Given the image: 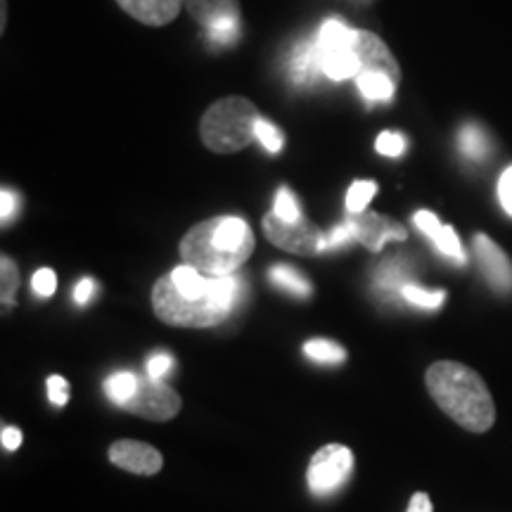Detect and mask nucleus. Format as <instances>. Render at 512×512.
<instances>
[{
    "label": "nucleus",
    "instance_id": "f257e3e1",
    "mask_svg": "<svg viewBox=\"0 0 512 512\" xmlns=\"http://www.w3.org/2000/svg\"><path fill=\"white\" fill-rule=\"evenodd\" d=\"M181 259L211 278L233 275L254 252V233L238 216H216L192 226L181 240Z\"/></svg>",
    "mask_w": 512,
    "mask_h": 512
},
{
    "label": "nucleus",
    "instance_id": "f03ea898",
    "mask_svg": "<svg viewBox=\"0 0 512 512\" xmlns=\"http://www.w3.org/2000/svg\"><path fill=\"white\" fill-rule=\"evenodd\" d=\"M427 389L448 418L467 432L482 434L496 420L494 399L475 370L456 361H437L425 375Z\"/></svg>",
    "mask_w": 512,
    "mask_h": 512
},
{
    "label": "nucleus",
    "instance_id": "7ed1b4c3",
    "mask_svg": "<svg viewBox=\"0 0 512 512\" xmlns=\"http://www.w3.org/2000/svg\"><path fill=\"white\" fill-rule=\"evenodd\" d=\"M242 283L235 275H221L214 294L200 299L183 297L169 275L159 278L152 290V309L157 318L174 328H214L238 306Z\"/></svg>",
    "mask_w": 512,
    "mask_h": 512
},
{
    "label": "nucleus",
    "instance_id": "20e7f679",
    "mask_svg": "<svg viewBox=\"0 0 512 512\" xmlns=\"http://www.w3.org/2000/svg\"><path fill=\"white\" fill-rule=\"evenodd\" d=\"M261 119L252 100L228 95L209 107L200 121V138L216 155H233L245 150L256 138V121Z\"/></svg>",
    "mask_w": 512,
    "mask_h": 512
},
{
    "label": "nucleus",
    "instance_id": "39448f33",
    "mask_svg": "<svg viewBox=\"0 0 512 512\" xmlns=\"http://www.w3.org/2000/svg\"><path fill=\"white\" fill-rule=\"evenodd\" d=\"M183 8L204 29V38L214 48L233 46L240 38L238 0H183Z\"/></svg>",
    "mask_w": 512,
    "mask_h": 512
},
{
    "label": "nucleus",
    "instance_id": "423d86ee",
    "mask_svg": "<svg viewBox=\"0 0 512 512\" xmlns=\"http://www.w3.org/2000/svg\"><path fill=\"white\" fill-rule=\"evenodd\" d=\"M354 472V453L342 444H328L313 453L306 482L313 496H332L349 482Z\"/></svg>",
    "mask_w": 512,
    "mask_h": 512
},
{
    "label": "nucleus",
    "instance_id": "0eeeda50",
    "mask_svg": "<svg viewBox=\"0 0 512 512\" xmlns=\"http://www.w3.org/2000/svg\"><path fill=\"white\" fill-rule=\"evenodd\" d=\"M264 235L275 247L297 256H313L328 249V238L320 233L316 223L304 219V216L297 221H285L275 216L273 211H268L264 216Z\"/></svg>",
    "mask_w": 512,
    "mask_h": 512
},
{
    "label": "nucleus",
    "instance_id": "6e6552de",
    "mask_svg": "<svg viewBox=\"0 0 512 512\" xmlns=\"http://www.w3.org/2000/svg\"><path fill=\"white\" fill-rule=\"evenodd\" d=\"M124 411L145 420H171L181 411V396L162 380L138 377L136 392L124 403Z\"/></svg>",
    "mask_w": 512,
    "mask_h": 512
},
{
    "label": "nucleus",
    "instance_id": "1a4fd4ad",
    "mask_svg": "<svg viewBox=\"0 0 512 512\" xmlns=\"http://www.w3.org/2000/svg\"><path fill=\"white\" fill-rule=\"evenodd\" d=\"M349 223L354 226L356 242L368 247L370 252H380L387 242L399 240L403 242L408 238V230L403 223L389 216L375 214V211H361V214H349Z\"/></svg>",
    "mask_w": 512,
    "mask_h": 512
},
{
    "label": "nucleus",
    "instance_id": "9d476101",
    "mask_svg": "<svg viewBox=\"0 0 512 512\" xmlns=\"http://www.w3.org/2000/svg\"><path fill=\"white\" fill-rule=\"evenodd\" d=\"M472 247H475L479 268H482L484 278L489 280V285L494 287L496 292L510 294L512 292V261L508 259V254H505L503 249L484 233L475 235Z\"/></svg>",
    "mask_w": 512,
    "mask_h": 512
},
{
    "label": "nucleus",
    "instance_id": "9b49d317",
    "mask_svg": "<svg viewBox=\"0 0 512 512\" xmlns=\"http://www.w3.org/2000/svg\"><path fill=\"white\" fill-rule=\"evenodd\" d=\"M110 460L121 470L133 472V475H157L162 470L164 458L155 446L143 444V441L121 439L110 446Z\"/></svg>",
    "mask_w": 512,
    "mask_h": 512
},
{
    "label": "nucleus",
    "instance_id": "f8f14e48",
    "mask_svg": "<svg viewBox=\"0 0 512 512\" xmlns=\"http://www.w3.org/2000/svg\"><path fill=\"white\" fill-rule=\"evenodd\" d=\"M354 53L361 60V72H382L387 74L394 83L401 81V67L392 55V50L384 46L380 36L373 31H356Z\"/></svg>",
    "mask_w": 512,
    "mask_h": 512
},
{
    "label": "nucleus",
    "instance_id": "ddd939ff",
    "mask_svg": "<svg viewBox=\"0 0 512 512\" xmlns=\"http://www.w3.org/2000/svg\"><path fill=\"white\" fill-rule=\"evenodd\" d=\"M413 223L422 235H427V238L434 242V247H437L441 254L448 256V259H453L456 264H465L467 256H465L463 245H460L456 230H453L451 226H444V223H441L437 216L432 214V211H427V209L415 211Z\"/></svg>",
    "mask_w": 512,
    "mask_h": 512
},
{
    "label": "nucleus",
    "instance_id": "4468645a",
    "mask_svg": "<svg viewBox=\"0 0 512 512\" xmlns=\"http://www.w3.org/2000/svg\"><path fill=\"white\" fill-rule=\"evenodd\" d=\"M117 5L145 27H166L178 17L183 0H117Z\"/></svg>",
    "mask_w": 512,
    "mask_h": 512
},
{
    "label": "nucleus",
    "instance_id": "2eb2a0df",
    "mask_svg": "<svg viewBox=\"0 0 512 512\" xmlns=\"http://www.w3.org/2000/svg\"><path fill=\"white\" fill-rule=\"evenodd\" d=\"M318 50L320 55L342 53V50H354L356 46V29H349L339 19H328L318 31Z\"/></svg>",
    "mask_w": 512,
    "mask_h": 512
},
{
    "label": "nucleus",
    "instance_id": "dca6fc26",
    "mask_svg": "<svg viewBox=\"0 0 512 512\" xmlns=\"http://www.w3.org/2000/svg\"><path fill=\"white\" fill-rule=\"evenodd\" d=\"M318 74H323L320 64V50L316 41H304L302 46L294 50L292 57V76L299 83H311Z\"/></svg>",
    "mask_w": 512,
    "mask_h": 512
},
{
    "label": "nucleus",
    "instance_id": "f3484780",
    "mask_svg": "<svg viewBox=\"0 0 512 512\" xmlns=\"http://www.w3.org/2000/svg\"><path fill=\"white\" fill-rule=\"evenodd\" d=\"M320 64H323V74L332 81L356 79V76L361 74V60H358V55L354 53V50L320 55Z\"/></svg>",
    "mask_w": 512,
    "mask_h": 512
},
{
    "label": "nucleus",
    "instance_id": "a211bd4d",
    "mask_svg": "<svg viewBox=\"0 0 512 512\" xmlns=\"http://www.w3.org/2000/svg\"><path fill=\"white\" fill-rule=\"evenodd\" d=\"M356 86L368 102H389L394 98L399 83H394L382 72H361L356 76Z\"/></svg>",
    "mask_w": 512,
    "mask_h": 512
},
{
    "label": "nucleus",
    "instance_id": "6ab92c4d",
    "mask_svg": "<svg viewBox=\"0 0 512 512\" xmlns=\"http://www.w3.org/2000/svg\"><path fill=\"white\" fill-rule=\"evenodd\" d=\"M268 278H271V283L275 287H280V290L294 294V297L299 299H309L313 294V287L309 280L304 278L302 273L297 271V268L287 266V264H278L271 268V273H268Z\"/></svg>",
    "mask_w": 512,
    "mask_h": 512
},
{
    "label": "nucleus",
    "instance_id": "aec40b11",
    "mask_svg": "<svg viewBox=\"0 0 512 512\" xmlns=\"http://www.w3.org/2000/svg\"><path fill=\"white\" fill-rule=\"evenodd\" d=\"M408 285V266L403 264L401 259H392V261H384V264L377 268L375 273V287L384 294L392 297L394 292H399L403 287Z\"/></svg>",
    "mask_w": 512,
    "mask_h": 512
},
{
    "label": "nucleus",
    "instance_id": "412c9836",
    "mask_svg": "<svg viewBox=\"0 0 512 512\" xmlns=\"http://www.w3.org/2000/svg\"><path fill=\"white\" fill-rule=\"evenodd\" d=\"M304 354L313 363H323V366H337V363L347 361V349L339 347L337 342H330V339H309L304 344Z\"/></svg>",
    "mask_w": 512,
    "mask_h": 512
},
{
    "label": "nucleus",
    "instance_id": "4be33fe9",
    "mask_svg": "<svg viewBox=\"0 0 512 512\" xmlns=\"http://www.w3.org/2000/svg\"><path fill=\"white\" fill-rule=\"evenodd\" d=\"M136 384H138V375H133L131 370H117V373H112L105 380L107 399L124 408V403L131 399L133 392H136Z\"/></svg>",
    "mask_w": 512,
    "mask_h": 512
},
{
    "label": "nucleus",
    "instance_id": "5701e85b",
    "mask_svg": "<svg viewBox=\"0 0 512 512\" xmlns=\"http://www.w3.org/2000/svg\"><path fill=\"white\" fill-rule=\"evenodd\" d=\"M0 302H3V311L8 313L15 306L17 287H19V268L10 256H0Z\"/></svg>",
    "mask_w": 512,
    "mask_h": 512
},
{
    "label": "nucleus",
    "instance_id": "b1692460",
    "mask_svg": "<svg viewBox=\"0 0 512 512\" xmlns=\"http://www.w3.org/2000/svg\"><path fill=\"white\" fill-rule=\"evenodd\" d=\"M460 150L467 159L472 162H482V159L489 155V138L482 128L475 124H467L463 131H460Z\"/></svg>",
    "mask_w": 512,
    "mask_h": 512
},
{
    "label": "nucleus",
    "instance_id": "393cba45",
    "mask_svg": "<svg viewBox=\"0 0 512 512\" xmlns=\"http://www.w3.org/2000/svg\"><path fill=\"white\" fill-rule=\"evenodd\" d=\"M401 297L406 299L411 306H418V309H425V311L439 309V306L446 302L444 290H422V287L413 285V283H408L406 287H403Z\"/></svg>",
    "mask_w": 512,
    "mask_h": 512
},
{
    "label": "nucleus",
    "instance_id": "a878e982",
    "mask_svg": "<svg viewBox=\"0 0 512 512\" xmlns=\"http://www.w3.org/2000/svg\"><path fill=\"white\" fill-rule=\"evenodd\" d=\"M375 192H377L375 181L351 183V188L347 192V211H349V214H361V211H366L368 202L375 197Z\"/></svg>",
    "mask_w": 512,
    "mask_h": 512
},
{
    "label": "nucleus",
    "instance_id": "bb28decb",
    "mask_svg": "<svg viewBox=\"0 0 512 512\" xmlns=\"http://www.w3.org/2000/svg\"><path fill=\"white\" fill-rule=\"evenodd\" d=\"M273 214L280 216V219L285 221H297L302 219V209H299V202L297 197H294L292 190L287 188H280L278 195H275V202H273Z\"/></svg>",
    "mask_w": 512,
    "mask_h": 512
},
{
    "label": "nucleus",
    "instance_id": "cd10ccee",
    "mask_svg": "<svg viewBox=\"0 0 512 512\" xmlns=\"http://www.w3.org/2000/svg\"><path fill=\"white\" fill-rule=\"evenodd\" d=\"M256 140H259V143L264 145L266 150L271 152V155L283 150V143H285L283 131H280L278 126H273L271 121H266V119L256 121Z\"/></svg>",
    "mask_w": 512,
    "mask_h": 512
},
{
    "label": "nucleus",
    "instance_id": "c85d7f7f",
    "mask_svg": "<svg viewBox=\"0 0 512 512\" xmlns=\"http://www.w3.org/2000/svg\"><path fill=\"white\" fill-rule=\"evenodd\" d=\"M375 150L380 152L382 157H401L406 152V138L401 133L384 131L375 140Z\"/></svg>",
    "mask_w": 512,
    "mask_h": 512
},
{
    "label": "nucleus",
    "instance_id": "c756f323",
    "mask_svg": "<svg viewBox=\"0 0 512 512\" xmlns=\"http://www.w3.org/2000/svg\"><path fill=\"white\" fill-rule=\"evenodd\" d=\"M31 290H34V294H38V297H43V299L53 297L57 290L55 271H50V268H38V271L34 273V278H31Z\"/></svg>",
    "mask_w": 512,
    "mask_h": 512
},
{
    "label": "nucleus",
    "instance_id": "7c9ffc66",
    "mask_svg": "<svg viewBox=\"0 0 512 512\" xmlns=\"http://www.w3.org/2000/svg\"><path fill=\"white\" fill-rule=\"evenodd\" d=\"M171 368H174V358L166 351H159V354L147 358V377H152V380H164L171 373Z\"/></svg>",
    "mask_w": 512,
    "mask_h": 512
},
{
    "label": "nucleus",
    "instance_id": "2f4dec72",
    "mask_svg": "<svg viewBox=\"0 0 512 512\" xmlns=\"http://www.w3.org/2000/svg\"><path fill=\"white\" fill-rule=\"evenodd\" d=\"M46 387H48V399H50V403H53V406H57V408L67 406V401H69V382L64 380V377L50 375L48 382H46Z\"/></svg>",
    "mask_w": 512,
    "mask_h": 512
},
{
    "label": "nucleus",
    "instance_id": "473e14b6",
    "mask_svg": "<svg viewBox=\"0 0 512 512\" xmlns=\"http://www.w3.org/2000/svg\"><path fill=\"white\" fill-rule=\"evenodd\" d=\"M356 240V233H354V226H351L349 221L339 223L337 228L330 230L328 235V249H339L344 245H349V242Z\"/></svg>",
    "mask_w": 512,
    "mask_h": 512
},
{
    "label": "nucleus",
    "instance_id": "72a5a7b5",
    "mask_svg": "<svg viewBox=\"0 0 512 512\" xmlns=\"http://www.w3.org/2000/svg\"><path fill=\"white\" fill-rule=\"evenodd\" d=\"M498 200H501L505 214L512 216V166L503 171L501 181H498Z\"/></svg>",
    "mask_w": 512,
    "mask_h": 512
},
{
    "label": "nucleus",
    "instance_id": "f704fd0d",
    "mask_svg": "<svg viewBox=\"0 0 512 512\" xmlns=\"http://www.w3.org/2000/svg\"><path fill=\"white\" fill-rule=\"evenodd\" d=\"M95 292H98V285H95V280L91 278H83L76 283L74 287V302L79 306H86L91 304V299L95 297Z\"/></svg>",
    "mask_w": 512,
    "mask_h": 512
},
{
    "label": "nucleus",
    "instance_id": "c9c22d12",
    "mask_svg": "<svg viewBox=\"0 0 512 512\" xmlns=\"http://www.w3.org/2000/svg\"><path fill=\"white\" fill-rule=\"evenodd\" d=\"M0 219H3V223H8L12 216H15L17 211V195L8 188H3V192H0Z\"/></svg>",
    "mask_w": 512,
    "mask_h": 512
},
{
    "label": "nucleus",
    "instance_id": "e433bc0d",
    "mask_svg": "<svg viewBox=\"0 0 512 512\" xmlns=\"http://www.w3.org/2000/svg\"><path fill=\"white\" fill-rule=\"evenodd\" d=\"M0 441H3V448L5 451H17L19 446H22V432L17 430V427H3V434H0Z\"/></svg>",
    "mask_w": 512,
    "mask_h": 512
},
{
    "label": "nucleus",
    "instance_id": "4c0bfd02",
    "mask_svg": "<svg viewBox=\"0 0 512 512\" xmlns=\"http://www.w3.org/2000/svg\"><path fill=\"white\" fill-rule=\"evenodd\" d=\"M406 512H432V501L430 496L422 494V491H418V494H413L411 503H408V510Z\"/></svg>",
    "mask_w": 512,
    "mask_h": 512
},
{
    "label": "nucleus",
    "instance_id": "58836bf2",
    "mask_svg": "<svg viewBox=\"0 0 512 512\" xmlns=\"http://www.w3.org/2000/svg\"><path fill=\"white\" fill-rule=\"evenodd\" d=\"M8 24V0H0V31H5Z\"/></svg>",
    "mask_w": 512,
    "mask_h": 512
}]
</instances>
